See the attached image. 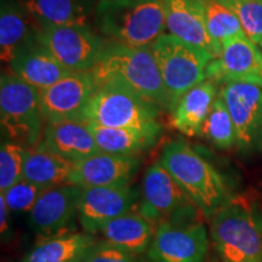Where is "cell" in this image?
<instances>
[{"label": "cell", "instance_id": "6da1fadb", "mask_svg": "<svg viewBox=\"0 0 262 262\" xmlns=\"http://www.w3.org/2000/svg\"><path fill=\"white\" fill-rule=\"evenodd\" d=\"M91 71L100 86L104 83L123 85L162 111L172 112L171 100L150 47L133 48L107 41L100 60Z\"/></svg>", "mask_w": 262, "mask_h": 262}, {"label": "cell", "instance_id": "7a4b0ae2", "mask_svg": "<svg viewBox=\"0 0 262 262\" xmlns=\"http://www.w3.org/2000/svg\"><path fill=\"white\" fill-rule=\"evenodd\" d=\"M159 162L208 220L233 198L220 172L186 141L169 142Z\"/></svg>", "mask_w": 262, "mask_h": 262}, {"label": "cell", "instance_id": "3957f363", "mask_svg": "<svg viewBox=\"0 0 262 262\" xmlns=\"http://www.w3.org/2000/svg\"><path fill=\"white\" fill-rule=\"evenodd\" d=\"M210 221L211 243L220 262H262V209L256 201L233 196Z\"/></svg>", "mask_w": 262, "mask_h": 262}, {"label": "cell", "instance_id": "277c9868", "mask_svg": "<svg viewBox=\"0 0 262 262\" xmlns=\"http://www.w3.org/2000/svg\"><path fill=\"white\" fill-rule=\"evenodd\" d=\"M95 22L111 41L133 48L152 47L166 29L162 0H100Z\"/></svg>", "mask_w": 262, "mask_h": 262}, {"label": "cell", "instance_id": "5b68a950", "mask_svg": "<svg viewBox=\"0 0 262 262\" xmlns=\"http://www.w3.org/2000/svg\"><path fill=\"white\" fill-rule=\"evenodd\" d=\"M160 108L123 85L104 83L85 108L83 119L98 125L125 127L159 136Z\"/></svg>", "mask_w": 262, "mask_h": 262}, {"label": "cell", "instance_id": "8992f818", "mask_svg": "<svg viewBox=\"0 0 262 262\" xmlns=\"http://www.w3.org/2000/svg\"><path fill=\"white\" fill-rule=\"evenodd\" d=\"M150 48L171 100L173 112L183 95L206 79V68L214 56L204 49L165 33Z\"/></svg>", "mask_w": 262, "mask_h": 262}, {"label": "cell", "instance_id": "52a82bcc", "mask_svg": "<svg viewBox=\"0 0 262 262\" xmlns=\"http://www.w3.org/2000/svg\"><path fill=\"white\" fill-rule=\"evenodd\" d=\"M0 114L3 131L8 140L25 148L39 145L44 117L38 89L12 73L3 74L0 80Z\"/></svg>", "mask_w": 262, "mask_h": 262}, {"label": "cell", "instance_id": "ba28073f", "mask_svg": "<svg viewBox=\"0 0 262 262\" xmlns=\"http://www.w3.org/2000/svg\"><path fill=\"white\" fill-rule=\"evenodd\" d=\"M139 212L153 225L195 220L201 212L160 162L146 170Z\"/></svg>", "mask_w": 262, "mask_h": 262}, {"label": "cell", "instance_id": "9c48e42d", "mask_svg": "<svg viewBox=\"0 0 262 262\" xmlns=\"http://www.w3.org/2000/svg\"><path fill=\"white\" fill-rule=\"evenodd\" d=\"M39 38L71 72L93 70L107 42L89 26L79 24L47 26L40 28Z\"/></svg>", "mask_w": 262, "mask_h": 262}, {"label": "cell", "instance_id": "30bf717a", "mask_svg": "<svg viewBox=\"0 0 262 262\" xmlns=\"http://www.w3.org/2000/svg\"><path fill=\"white\" fill-rule=\"evenodd\" d=\"M147 256L150 262H205L208 229L195 220L162 222L156 227Z\"/></svg>", "mask_w": 262, "mask_h": 262}, {"label": "cell", "instance_id": "8fae6325", "mask_svg": "<svg viewBox=\"0 0 262 262\" xmlns=\"http://www.w3.org/2000/svg\"><path fill=\"white\" fill-rule=\"evenodd\" d=\"M100 88L93 71L72 72L40 93L44 120L48 123L81 120L83 113Z\"/></svg>", "mask_w": 262, "mask_h": 262}, {"label": "cell", "instance_id": "7c38bea8", "mask_svg": "<svg viewBox=\"0 0 262 262\" xmlns=\"http://www.w3.org/2000/svg\"><path fill=\"white\" fill-rule=\"evenodd\" d=\"M220 96L233 120L237 147L250 153L262 146V88L249 83H226Z\"/></svg>", "mask_w": 262, "mask_h": 262}, {"label": "cell", "instance_id": "4fadbf2b", "mask_svg": "<svg viewBox=\"0 0 262 262\" xmlns=\"http://www.w3.org/2000/svg\"><path fill=\"white\" fill-rule=\"evenodd\" d=\"M206 79L216 83H249L262 88V49L248 37L225 42L220 56L206 68Z\"/></svg>", "mask_w": 262, "mask_h": 262}, {"label": "cell", "instance_id": "5bb4252c", "mask_svg": "<svg viewBox=\"0 0 262 262\" xmlns=\"http://www.w3.org/2000/svg\"><path fill=\"white\" fill-rule=\"evenodd\" d=\"M139 195L130 186L81 188L79 224L88 233H97L114 219L131 211Z\"/></svg>", "mask_w": 262, "mask_h": 262}, {"label": "cell", "instance_id": "9a60e30c", "mask_svg": "<svg viewBox=\"0 0 262 262\" xmlns=\"http://www.w3.org/2000/svg\"><path fill=\"white\" fill-rule=\"evenodd\" d=\"M81 188L73 183L45 189L31 211V225L44 239L70 232L67 227L78 216Z\"/></svg>", "mask_w": 262, "mask_h": 262}, {"label": "cell", "instance_id": "2e32d148", "mask_svg": "<svg viewBox=\"0 0 262 262\" xmlns=\"http://www.w3.org/2000/svg\"><path fill=\"white\" fill-rule=\"evenodd\" d=\"M140 166L136 156L100 152L74 163L71 183L80 188L129 186Z\"/></svg>", "mask_w": 262, "mask_h": 262}, {"label": "cell", "instance_id": "e0dca14e", "mask_svg": "<svg viewBox=\"0 0 262 262\" xmlns=\"http://www.w3.org/2000/svg\"><path fill=\"white\" fill-rule=\"evenodd\" d=\"M9 68L12 74L39 91L48 89L72 73L58 62L39 37L15 55Z\"/></svg>", "mask_w": 262, "mask_h": 262}, {"label": "cell", "instance_id": "ac0fdd59", "mask_svg": "<svg viewBox=\"0 0 262 262\" xmlns=\"http://www.w3.org/2000/svg\"><path fill=\"white\" fill-rule=\"evenodd\" d=\"M165 26L170 34L204 49L216 58V52L208 34L203 0H162Z\"/></svg>", "mask_w": 262, "mask_h": 262}, {"label": "cell", "instance_id": "d6986e66", "mask_svg": "<svg viewBox=\"0 0 262 262\" xmlns=\"http://www.w3.org/2000/svg\"><path fill=\"white\" fill-rule=\"evenodd\" d=\"M38 146L73 163L101 152L85 120L47 123Z\"/></svg>", "mask_w": 262, "mask_h": 262}, {"label": "cell", "instance_id": "ffe728a7", "mask_svg": "<svg viewBox=\"0 0 262 262\" xmlns=\"http://www.w3.org/2000/svg\"><path fill=\"white\" fill-rule=\"evenodd\" d=\"M40 27L19 0H2L0 6V51L2 61L10 63L15 55L39 37Z\"/></svg>", "mask_w": 262, "mask_h": 262}, {"label": "cell", "instance_id": "44dd1931", "mask_svg": "<svg viewBox=\"0 0 262 262\" xmlns=\"http://www.w3.org/2000/svg\"><path fill=\"white\" fill-rule=\"evenodd\" d=\"M217 83L205 79L188 90L172 112V125L186 136L202 134L206 117L217 97Z\"/></svg>", "mask_w": 262, "mask_h": 262}, {"label": "cell", "instance_id": "7402d4cb", "mask_svg": "<svg viewBox=\"0 0 262 262\" xmlns=\"http://www.w3.org/2000/svg\"><path fill=\"white\" fill-rule=\"evenodd\" d=\"M155 232V225L145 216L129 211L107 224L101 233L106 243L129 253L142 255L148 251Z\"/></svg>", "mask_w": 262, "mask_h": 262}, {"label": "cell", "instance_id": "603a6c76", "mask_svg": "<svg viewBox=\"0 0 262 262\" xmlns=\"http://www.w3.org/2000/svg\"><path fill=\"white\" fill-rule=\"evenodd\" d=\"M95 245L94 234L64 232L42 239L22 262H85Z\"/></svg>", "mask_w": 262, "mask_h": 262}, {"label": "cell", "instance_id": "cb8c5ba5", "mask_svg": "<svg viewBox=\"0 0 262 262\" xmlns=\"http://www.w3.org/2000/svg\"><path fill=\"white\" fill-rule=\"evenodd\" d=\"M74 163L41 146L27 148L25 153L24 179L42 189L71 183Z\"/></svg>", "mask_w": 262, "mask_h": 262}, {"label": "cell", "instance_id": "d4e9b609", "mask_svg": "<svg viewBox=\"0 0 262 262\" xmlns=\"http://www.w3.org/2000/svg\"><path fill=\"white\" fill-rule=\"evenodd\" d=\"M39 27L88 25L93 0H19Z\"/></svg>", "mask_w": 262, "mask_h": 262}, {"label": "cell", "instance_id": "484cf974", "mask_svg": "<svg viewBox=\"0 0 262 262\" xmlns=\"http://www.w3.org/2000/svg\"><path fill=\"white\" fill-rule=\"evenodd\" d=\"M86 123L101 152L111 155L136 156L137 153L152 147L159 137L134 129L103 126L91 122Z\"/></svg>", "mask_w": 262, "mask_h": 262}, {"label": "cell", "instance_id": "4316f807", "mask_svg": "<svg viewBox=\"0 0 262 262\" xmlns=\"http://www.w3.org/2000/svg\"><path fill=\"white\" fill-rule=\"evenodd\" d=\"M208 34L214 45L216 58L220 56L225 42L238 37H247L241 21L231 9L217 0H203Z\"/></svg>", "mask_w": 262, "mask_h": 262}, {"label": "cell", "instance_id": "83f0119b", "mask_svg": "<svg viewBox=\"0 0 262 262\" xmlns=\"http://www.w3.org/2000/svg\"><path fill=\"white\" fill-rule=\"evenodd\" d=\"M202 133L211 143L221 149H228L237 145L235 129L224 98L217 96L203 125Z\"/></svg>", "mask_w": 262, "mask_h": 262}, {"label": "cell", "instance_id": "f1b7e54d", "mask_svg": "<svg viewBox=\"0 0 262 262\" xmlns=\"http://www.w3.org/2000/svg\"><path fill=\"white\" fill-rule=\"evenodd\" d=\"M26 149L14 141H3L0 148V189H6L24 179V162Z\"/></svg>", "mask_w": 262, "mask_h": 262}, {"label": "cell", "instance_id": "f546056e", "mask_svg": "<svg viewBox=\"0 0 262 262\" xmlns=\"http://www.w3.org/2000/svg\"><path fill=\"white\" fill-rule=\"evenodd\" d=\"M241 21L247 37L255 44L262 41V0H220Z\"/></svg>", "mask_w": 262, "mask_h": 262}, {"label": "cell", "instance_id": "4dcf8cb0", "mask_svg": "<svg viewBox=\"0 0 262 262\" xmlns=\"http://www.w3.org/2000/svg\"><path fill=\"white\" fill-rule=\"evenodd\" d=\"M44 191L45 189L39 186L22 179L19 182L15 183L12 187L6 189L5 192H2V194L4 195L10 210L22 212L31 211Z\"/></svg>", "mask_w": 262, "mask_h": 262}, {"label": "cell", "instance_id": "1f68e13d", "mask_svg": "<svg viewBox=\"0 0 262 262\" xmlns=\"http://www.w3.org/2000/svg\"><path fill=\"white\" fill-rule=\"evenodd\" d=\"M85 262H150V260H143L141 255L129 253L103 242L91 249Z\"/></svg>", "mask_w": 262, "mask_h": 262}, {"label": "cell", "instance_id": "d6a6232c", "mask_svg": "<svg viewBox=\"0 0 262 262\" xmlns=\"http://www.w3.org/2000/svg\"><path fill=\"white\" fill-rule=\"evenodd\" d=\"M11 211L9 209L8 204L4 195H0V229H2V234L4 235L9 231V212Z\"/></svg>", "mask_w": 262, "mask_h": 262}, {"label": "cell", "instance_id": "836d02e7", "mask_svg": "<svg viewBox=\"0 0 262 262\" xmlns=\"http://www.w3.org/2000/svg\"><path fill=\"white\" fill-rule=\"evenodd\" d=\"M205 262H217V261H216L214 257H209V256H208V258H206Z\"/></svg>", "mask_w": 262, "mask_h": 262}, {"label": "cell", "instance_id": "e575fe53", "mask_svg": "<svg viewBox=\"0 0 262 262\" xmlns=\"http://www.w3.org/2000/svg\"><path fill=\"white\" fill-rule=\"evenodd\" d=\"M260 45H261V49H262V41H261V42H260Z\"/></svg>", "mask_w": 262, "mask_h": 262}, {"label": "cell", "instance_id": "d590c367", "mask_svg": "<svg viewBox=\"0 0 262 262\" xmlns=\"http://www.w3.org/2000/svg\"><path fill=\"white\" fill-rule=\"evenodd\" d=\"M217 2H220V0H217Z\"/></svg>", "mask_w": 262, "mask_h": 262}]
</instances>
